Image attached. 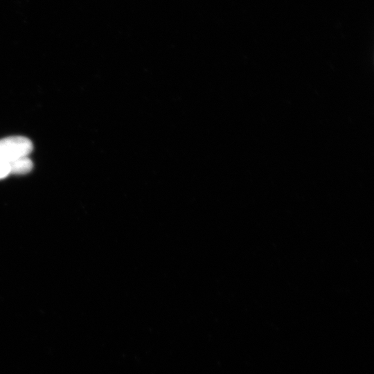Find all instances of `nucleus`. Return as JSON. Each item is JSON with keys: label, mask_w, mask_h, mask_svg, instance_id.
Masks as SVG:
<instances>
[{"label": "nucleus", "mask_w": 374, "mask_h": 374, "mask_svg": "<svg viewBox=\"0 0 374 374\" xmlns=\"http://www.w3.org/2000/svg\"><path fill=\"white\" fill-rule=\"evenodd\" d=\"M33 148L31 141L24 136H10L0 139V160L10 163L28 157Z\"/></svg>", "instance_id": "nucleus-1"}, {"label": "nucleus", "mask_w": 374, "mask_h": 374, "mask_svg": "<svg viewBox=\"0 0 374 374\" xmlns=\"http://www.w3.org/2000/svg\"><path fill=\"white\" fill-rule=\"evenodd\" d=\"M10 174L24 175L33 168V162L28 157H24L9 163Z\"/></svg>", "instance_id": "nucleus-2"}, {"label": "nucleus", "mask_w": 374, "mask_h": 374, "mask_svg": "<svg viewBox=\"0 0 374 374\" xmlns=\"http://www.w3.org/2000/svg\"><path fill=\"white\" fill-rule=\"evenodd\" d=\"M10 174L9 163L0 160V179L6 177Z\"/></svg>", "instance_id": "nucleus-3"}]
</instances>
